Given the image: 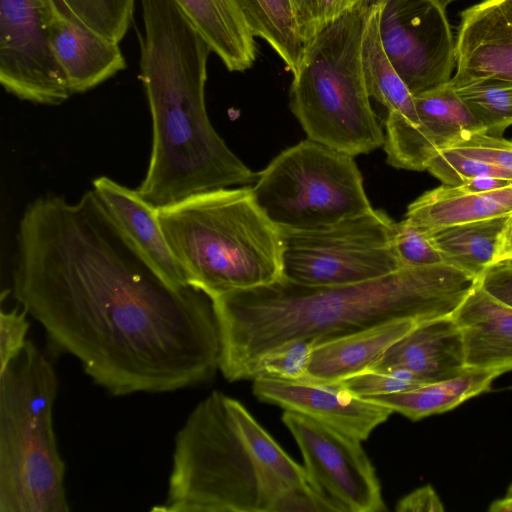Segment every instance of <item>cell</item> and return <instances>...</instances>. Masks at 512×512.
Listing matches in <instances>:
<instances>
[{"label":"cell","instance_id":"cell-1","mask_svg":"<svg viewBox=\"0 0 512 512\" xmlns=\"http://www.w3.org/2000/svg\"><path fill=\"white\" fill-rule=\"evenodd\" d=\"M12 294L50 345L113 396L211 380L221 340L211 298L173 286L130 244L93 191L47 193L24 209Z\"/></svg>","mask_w":512,"mask_h":512},{"label":"cell","instance_id":"cell-2","mask_svg":"<svg viewBox=\"0 0 512 512\" xmlns=\"http://www.w3.org/2000/svg\"><path fill=\"white\" fill-rule=\"evenodd\" d=\"M477 278L447 263L403 266L381 278L314 287L285 278L212 299L228 381L251 379L259 359L301 339L318 342L395 320L452 316Z\"/></svg>","mask_w":512,"mask_h":512},{"label":"cell","instance_id":"cell-3","mask_svg":"<svg viewBox=\"0 0 512 512\" xmlns=\"http://www.w3.org/2000/svg\"><path fill=\"white\" fill-rule=\"evenodd\" d=\"M140 3V79L153 135L138 194L160 209L196 194L254 183L257 174L231 151L208 117L209 45L174 0Z\"/></svg>","mask_w":512,"mask_h":512},{"label":"cell","instance_id":"cell-4","mask_svg":"<svg viewBox=\"0 0 512 512\" xmlns=\"http://www.w3.org/2000/svg\"><path fill=\"white\" fill-rule=\"evenodd\" d=\"M309 482L238 400L214 391L175 437L168 490L158 512H273L288 490Z\"/></svg>","mask_w":512,"mask_h":512},{"label":"cell","instance_id":"cell-5","mask_svg":"<svg viewBox=\"0 0 512 512\" xmlns=\"http://www.w3.org/2000/svg\"><path fill=\"white\" fill-rule=\"evenodd\" d=\"M158 218L188 284L211 299L283 278L281 230L249 186L190 196Z\"/></svg>","mask_w":512,"mask_h":512},{"label":"cell","instance_id":"cell-6","mask_svg":"<svg viewBox=\"0 0 512 512\" xmlns=\"http://www.w3.org/2000/svg\"><path fill=\"white\" fill-rule=\"evenodd\" d=\"M57 377L29 340L0 370V512H68L53 429Z\"/></svg>","mask_w":512,"mask_h":512},{"label":"cell","instance_id":"cell-7","mask_svg":"<svg viewBox=\"0 0 512 512\" xmlns=\"http://www.w3.org/2000/svg\"><path fill=\"white\" fill-rule=\"evenodd\" d=\"M372 8L353 5L312 37L290 89V109L308 139L353 157L385 142L361 65Z\"/></svg>","mask_w":512,"mask_h":512},{"label":"cell","instance_id":"cell-8","mask_svg":"<svg viewBox=\"0 0 512 512\" xmlns=\"http://www.w3.org/2000/svg\"><path fill=\"white\" fill-rule=\"evenodd\" d=\"M251 189L280 230L323 229L374 209L353 156L310 139L279 153Z\"/></svg>","mask_w":512,"mask_h":512},{"label":"cell","instance_id":"cell-9","mask_svg":"<svg viewBox=\"0 0 512 512\" xmlns=\"http://www.w3.org/2000/svg\"><path fill=\"white\" fill-rule=\"evenodd\" d=\"M396 222L382 210L327 228L281 230L283 278L297 284L332 287L361 283L396 272Z\"/></svg>","mask_w":512,"mask_h":512},{"label":"cell","instance_id":"cell-10","mask_svg":"<svg viewBox=\"0 0 512 512\" xmlns=\"http://www.w3.org/2000/svg\"><path fill=\"white\" fill-rule=\"evenodd\" d=\"M381 43L413 96L447 84L456 67V41L438 0H384Z\"/></svg>","mask_w":512,"mask_h":512},{"label":"cell","instance_id":"cell-11","mask_svg":"<svg viewBox=\"0 0 512 512\" xmlns=\"http://www.w3.org/2000/svg\"><path fill=\"white\" fill-rule=\"evenodd\" d=\"M51 0H0V82L20 100L59 105L73 95L50 44Z\"/></svg>","mask_w":512,"mask_h":512},{"label":"cell","instance_id":"cell-12","mask_svg":"<svg viewBox=\"0 0 512 512\" xmlns=\"http://www.w3.org/2000/svg\"><path fill=\"white\" fill-rule=\"evenodd\" d=\"M282 421L300 448L312 485L344 511L386 510L375 469L360 440L290 410H284Z\"/></svg>","mask_w":512,"mask_h":512},{"label":"cell","instance_id":"cell-13","mask_svg":"<svg viewBox=\"0 0 512 512\" xmlns=\"http://www.w3.org/2000/svg\"><path fill=\"white\" fill-rule=\"evenodd\" d=\"M418 122L386 118L384 150L397 169L424 171L429 162L462 134L482 131L449 82L413 96Z\"/></svg>","mask_w":512,"mask_h":512},{"label":"cell","instance_id":"cell-14","mask_svg":"<svg viewBox=\"0 0 512 512\" xmlns=\"http://www.w3.org/2000/svg\"><path fill=\"white\" fill-rule=\"evenodd\" d=\"M252 391L263 402L311 417L360 441L393 413L384 405L353 394L341 382L256 377Z\"/></svg>","mask_w":512,"mask_h":512},{"label":"cell","instance_id":"cell-15","mask_svg":"<svg viewBox=\"0 0 512 512\" xmlns=\"http://www.w3.org/2000/svg\"><path fill=\"white\" fill-rule=\"evenodd\" d=\"M369 370L404 373L421 384L461 375L467 370L461 332L452 316L419 323Z\"/></svg>","mask_w":512,"mask_h":512},{"label":"cell","instance_id":"cell-16","mask_svg":"<svg viewBox=\"0 0 512 512\" xmlns=\"http://www.w3.org/2000/svg\"><path fill=\"white\" fill-rule=\"evenodd\" d=\"M456 73L512 81V0H484L460 14Z\"/></svg>","mask_w":512,"mask_h":512},{"label":"cell","instance_id":"cell-17","mask_svg":"<svg viewBox=\"0 0 512 512\" xmlns=\"http://www.w3.org/2000/svg\"><path fill=\"white\" fill-rule=\"evenodd\" d=\"M92 189L124 236L166 282L188 286L186 275L174 256L163 233L158 209L146 202L135 189L100 176Z\"/></svg>","mask_w":512,"mask_h":512},{"label":"cell","instance_id":"cell-18","mask_svg":"<svg viewBox=\"0 0 512 512\" xmlns=\"http://www.w3.org/2000/svg\"><path fill=\"white\" fill-rule=\"evenodd\" d=\"M48 31L53 53L73 94L86 92L126 68L119 43L61 13L52 0Z\"/></svg>","mask_w":512,"mask_h":512},{"label":"cell","instance_id":"cell-19","mask_svg":"<svg viewBox=\"0 0 512 512\" xmlns=\"http://www.w3.org/2000/svg\"><path fill=\"white\" fill-rule=\"evenodd\" d=\"M452 317L462 335L467 369L512 370V307L476 282Z\"/></svg>","mask_w":512,"mask_h":512},{"label":"cell","instance_id":"cell-20","mask_svg":"<svg viewBox=\"0 0 512 512\" xmlns=\"http://www.w3.org/2000/svg\"><path fill=\"white\" fill-rule=\"evenodd\" d=\"M418 324L413 320H395L319 341L310 356L308 379L341 382L369 370L394 343Z\"/></svg>","mask_w":512,"mask_h":512},{"label":"cell","instance_id":"cell-21","mask_svg":"<svg viewBox=\"0 0 512 512\" xmlns=\"http://www.w3.org/2000/svg\"><path fill=\"white\" fill-rule=\"evenodd\" d=\"M206 43L232 72L252 67L255 37L236 0H174Z\"/></svg>","mask_w":512,"mask_h":512},{"label":"cell","instance_id":"cell-22","mask_svg":"<svg viewBox=\"0 0 512 512\" xmlns=\"http://www.w3.org/2000/svg\"><path fill=\"white\" fill-rule=\"evenodd\" d=\"M512 214V185L501 189L466 193L442 184L413 201L405 218L425 231L507 217Z\"/></svg>","mask_w":512,"mask_h":512},{"label":"cell","instance_id":"cell-23","mask_svg":"<svg viewBox=\"0 0 512 512\" xmlns=\"http://www.w3.org/2000/svg\"><path fill=\"white\" fill-rule=\"evenodd\" d=\"M502 374L499 371L467 369L461 375L450 379L427 383L398 393L364 398L417 421L452 410L468 399L489 391L492 382Z\"/></svg>","mask_w":512,"mask_h":512},{"label":"cell","instance_id":"cell-24","mask_svg":"<svg viewBox=\"0 0 512 512\" xmlns=\"http://www.w3.org/2000/svg\"><path fill=\"white\" fill-rule=\"evenodd\" d=\"M379 5L368 15L362 39L361 65L367 92L387 110V118L414 125L418 117L414 97L383 49L378 27Z\"/></svg>","mask_w":512,"mask_h":512},{"label":"cell","instance_id":"cell-25","mask_svg":"<svg viewBox=\"0 0 512 512\" xmlns=\"http://www.w3.org/2000/svg\"><path fill=\"white\" fill-rule=\"evenodd\" d=\"M507 217L451 225L426 232L445 263L478 279L494 261L498 238Z\"/></svg>","mask_w":512,"mask_h":512},{"label":"cell","instance_id":"cell-26","mask_svg":"<svg viewBox=\"0 0 512 512\" xmlns=\"http://www.w3.org/2000/svg\"><path fill=\"white\" fill-rule=\"evenodd\" d=\"M254 37L266 41L294 75L306 43L290 0H236Z\"/></svg>","mask_w":512,"mask_h":512},{"label":"cell","instance_id":"cell-27","mask_svg":"<svg viewBox=\"0 0 512 512\" xmlns=\"http://www.w3.org/2000/svg\"><path fill=\"white\" fill-rule=\"evenodd\" d=\"M449 84L487 135L502 137L512 125L511 80L456 73Z\"/></svg>","mask_w":512,"mask_h":512},{"label":"cell","instance_id":"cell-28","mask_svg":"<svg viewBox=\"0 0 512 512\" xmlns=\"http://www.w3.org/2000/svg\"><path fill=\"white\" fill-rule=\"evenodd\" d=\"M63 14L114 42L120 43L128 31L135 0H52Z\"/></svg>","mask_w":512,"mask_h":512},{"label":"cell","instance_id":"cell-29","mask_svg":"<svg viewBox=\"0 0 512 512\" xmlns=\"http://www.w3.org/2000/svg\"><path fill=\"white\" fill-rule=\"evenodd\" d=\"M315 339L288 342L262 356L255 365L251 379L268 377L287 381L308 379V364Z\"/></svg>","mask_w":512,"mask_h":512},{"label":"cell","instance_id":"cell-30","mask_svg":"<svg viewBox=\"0 0 512 512\" xmlns=\"http://www.w3.org/2000/svg\"><path fill=\"white\" fill-rule=\"evenodd\" d=\"M426 170L448 186H459L480 176L512 179L511 171L460 155L450 149L440 151L429 162Z\"/></svg>","mask_w":512,"mask_h":512},{"label":"cell","instance_id":"cell-31","mask_svg":"<svg viewBox=\"0 0 512 512\" xmlns=\"http://www.w3.org/2000/svg\"><path fill=\"white\" fill-rule=\"evenodd\" d=\"M393 243L397 257L403 266H431L445 263L427 232L406 218L396 222Z\"/></svg>","mask_w":512,"mask_h":512},{"label":"cell","instance_id":"cell-32","mask_svg":"<svg viewBox=\"0 0 512 512\" xmlns=\"http://www.w3.org/2000/svg\"><path fill=\"white\" fill-rule=\"evenodd\" d=\"M446 149L512 172V142L503 137H493L483 131L467 132Z\"/></svg>","mask_w":512,"mask_h":512},{"label":"cell","instance_id":"cell-33","mask_svg":"<svg viewBox=\"0 0 512 512\" xmlns=\"http://www.w3.org/2000/svg\"><path fill=\"white\" fill-rule=\"evenodd\" d=\"M290 2L305 43L353 6L351 0H290Z\"/></svg>","mask_w":512,"mask_h":512},{"label":"cell","instance_id":"cell-34","mask_svg":"<svg viewBox=\"0 0 512 512\" xmlns=\"http://www.w3.org/2000/svg\"><path fill=\"white\" fill-rule=\"evenodd\" d=\"M341 383L350 392L360 397L398 393L424 385L404 373L376 370L360 372Z\"/></svg>","mask_w":512,"mask_h":512},{"label":"cell","instance_id":"cell-35","mask_svg":"<svg viewBox=\"0 0 512 512\" xmlns=\"http://www.w3.org/2000/svg\"><path fill=\"white\" fill-rule=\"evenodd\" d=\"M345 512L344 509L326 493L309 482L288 490L278 500L273 512Z\"/></svg>","mask_w":512,"mask_h":512},{"label":"cell","instance_id":"cell-36","mask_svg":"<svg viewBox=\"0 0 512 512\" xmlns=\"http://www.w3.org/2000/svg\"><path fill=\"white\" fill-rule=\"evenodd\" d=\"M27 312L14 308L0 312V370L25 346L29 329Z\"/></svg>","mask_w":512,"mask_h":512},{"label":"cell","instance_id":"cell-37","mask_svg":"<svg viewBox=\"0 0 512 512\" xmlns=\"http://www.w3.org/2000/svg\"><path fill=\"white\" fill-rule=\"evenodd\" d=\"M477 282L490 296L512 307V258L490 264Z\"/></svg>","mask_w":512,"mask_h":512},{"label":"cell","instance_id":"cell-38","mask_svg":"<svg viewBox=\"0 0 512 512\" xmlns=\"http://www.w3.org/2000/svg\"><path fill=\"white\" fill-rule=\"evenodd\" d=\"M395 510L398 512H442L444 506L433 487L425 485L401 498Z\"/></svg>","mask_w":512,"mask_h":512},{"label":"cell","instance_id":"cell-39","mask_svg":"<svg viewBox=\"0 0 512 512\" xmlns=\"http://www.w3.org/2000/svg\"><path fill=\"white\" fill-rule=\"evenodd\" d=\"M509 185H512V179L480 176L454 187L466 193H481L501 189Z\"/></svg>","mask_w":512,"mask_h":512},{"label":"cell","instance_id":"cell-40","mask_svg":"<svg viewBox=\"0 0 512 512\" xmlns=\"http://www.w3.org/2000/svg\"><path fill=\"white\" fill-rule=\"evenodd\" d=\"M512 258V214L505 222L503 230L498 238L494 262Z\"/></svg>","mask_w":512,"mask_h":512},{"label":"cell","instance_id":"cell-41","mask_svg":"<svg viewBox=\"0 0 512 512\" xmlns=\"http://www.w3.org/2000/svg\"><path fill=\"white\" fill-rule=\"evenodd\" d=\"M488 510L490 512H512V496L505 495V497L495 500Z\"/></svg>","mask_w":512,"mask_h":512},{"label":"cell","instance_id":"cell-42","mask_svg":"<svg viewBox=\"0 0 512 512\" xmlns=\"http://www.w3.org/2000/svg\"><path fill=\"white\" fill-rule=\"evenodd\" d=\"M352 5H360L365 8H372L380 5L384 0H351Z\"/></svg>","mask_w":512,"mask_h":512},{"label":"cell","instance_id":"cell-43","mask_svg":"<svg viewBox=\"0 0 512 512\" xmlns=\"http://www.w3.org/2000/svg\"><path fill=\"white\" fill-rule=\"evenodd\" d=\"M443 6H447L449 3L455 1V0H438Z\"/></svg>","mask_w":512,"mask_h":512},{"label":"cell","instance_id":"cell-44","mask_svg":"<svg viewBox=\"0 0 512 512\" xmlns=\"http://www.w3.org/2000/svg\"><path fill=\"white\" fill-rule=\"evenodd\" d=\"M506 495L512 496V484L508 488Z\"/></svg>","mask_w":512,"mask_h":512}]
</instances>
